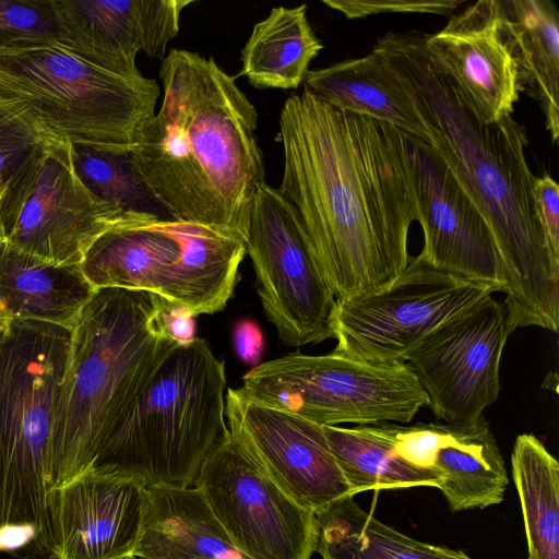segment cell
Wrapping results in <instances>:
<instances>
[{
    "label": "cell",
    "instance_id": "29",
    "mask_svg": "<svg viewBox=\"0 0 559 559\" xmlns=\"http://www.w3.org/2000/svg\"><path fill=\"white\" fill-rule=\"evenodd\" d=\"M322 428L353 496L368 490L438 488L441 483L436 471L412 466L395 455L370 425Z\"/></svg>",
    "mask_w": 559,
    "mask_h": 559
},
{
    "label": "cell",
    "instance_id": "19",
    "mask_svg": "<svg viewBox=\"0 0 559 559\" xmlns=\"http://www.w3.org/2000/svg\"><path fill=\"white\" fill-rule=\"evenodd\" d=\"M186 223L151 213H126L88 249L81 269L96 289L121 288L157 295L178 260Z\"/></svg>",
    "mask_w": 559,
    "mask_h": 559
},
{
    "label": "cell",
    "instance_id": "35",
    "mask_svg": "<svg viewBox=\"0 0 559 559\" xmlns=\"http://www.w3.org/2000/svg\"><path fill=\"white\" fill-rule=\"evenodd\" d=\"M534 200L550 249L559 258V186L549 175L536 178Z\"/></svg>",
    "mask_w": 559,
    "mask_h": 559
},
{
    "label": "cell",
    "instance_id": "7",
    "mask_svg": "<svg viewBox=\"0 0 559 559\" xmlns=\"http://www.w3.org/2000/svg\"><path fill=\"white\" fill-rule=\"evenodd\" d=\"M0 78L53 136L112 153L131 152L160 94L156 80L107 72L56 39L0 47Z\"/></svg>",
    "mask_w": 559,
    "mask_h": 559
},
{
    "label": "cell",
    "instance_id": "1",
    "mask_svg": "<svg viewBox=\"0 0 559 559\" xmlns=\"http://www.w3.org/2000/svg\"><path fill=\"white\" fill-rule=\"evenodd\" d=\"M281 194L336 300L370 292L408 264L417 218L404 132L338 109L304 87L280 115Z\"/></svg>",
    "mask_w": 559,
    "mask_h": 559
},
{
    "label": "cell",
    "instance_id": "13",
    "mask_svg": "<svg viewBox=\"0 0 559 559\" xmlns=\"http://www.w3.org/2000/svg\"><path fill=\"white\" fill-rule=\"evenodd\" d=\"M513 331L503 304L491 295L438 326L409 353L405 364L438 419L475 421L497 401L501 356Z\"/></svg>",
    "mask_w": 559,
    "mask_h": 559
},
{
    "label": "cell",
    "instance_id": "28",
    "mask_svg": "<svg viewBox=\"0 0 559 559\" xmlns=\"http://www.w3.org/2000/svg\"><path fill=\"white\" fill-rule=\"evenodd\" d=\"M528 556L559 559V463L532 433L518 436L511 454Z\"/></svg>",
    "mask_w": 559,
    "mask_h": 559
},
{
    "label": "cell",
    "instance_id": "5",
    "mask_svg": "<svg viewBox=\"0 0 559 559\" xmlns=\"http://www.w3.org/2000/svg\"><path fill=\"white\" fill-rule=\"evenodd\" d=\"M71 329L11 320L0 334V551L50 555L48 476Z\"/></svg>",
    "mask_w": 559,
    "mask_h": 559
},
{
    "label": "cell",
    "instance_id": "33",
    "mask_svg": "<svg viewBox=\"0 0 559 559\" xmlns=\"http://www.w3.org/2000/svg\"><path fill=\"white\" fill-rule=\"evenodd\" d=\"M370 426L400 459L412 466L435 471L436 453L443 438L445 424L418 423L403 426L383 423Z\"/></svg>",
    "mask_w": 559,
    "mask_h": 559
},
{
    "label": "cell",
    "instance_id": "9",
    "mask_svg": "<svg viewBox=\"0 0 559 559\" xmlns=\"http://www.w3.org/2000/svg\"><path fill=\"white\" fill-rule=\"evenodd\" d=\"M124 215L83 183L71 143L63 139L33 148L0 188L3 240L56 265H81L93 243Z\"/></svg>",
    "mask_w": 559,
    "mask_h": 559
},
{
    "label": "cell",
    "instance_id": "24",
    "mask_svg": "<svg viewBox=\"0 0 559 559\" xmlns=\"http://www.w3.org/2000/svg\"><path fill=\"white\" fill-rule=\"evenodd\" d=\"M433 469L452 512L499 504L509 485L503 456L484 417L445 423Z\"/></svg>",
    "mask_w": 559,
    "mask_h": 559
},
{
    "label": "cell",
    "instance_id": "39",
    "mask_svg": "<svg viewBox=\"0 0 559 559\" xmlns=\"http://www.w3.org/2000/svg\"><path fill=\"white\" fill-rule=\"evenodd\" d=\"M21 559H55L51 555H36Z\"/></svg>",
    "mask_w": 559,
    "mask_h": 559
},
{
    "label": "cell",
    "instance_id": "10",
    "mask_svg": "<svg viewBox=\"0 0 559 559\" xmlns=\"http://www.w3.org/2000/svg\"><path fill=\"white\" fill-rule=\"evenodd\" d=\"M493 293L435 270L418 254L384 285L336 300L333 352L370 364L405 362L433 330Z\"/></svg>",
    "mask_w": 559,
    "mask_h": 559
},
{
    "label": "cell",
    "instance_id": "12",
    "mask_svg": "<svg viewBox=\"0 0 559 559\" xmlns=\"http://www.w3.org/2000/svg\"><path fill=\"white\" fill-rule=\"evenodd\" d=\"M193 486L250 559H311L318 540L314 512L277 485L228 428Z\"/></svg>",
    "mask_w": 559,
    "mask_h": 559
},
{
    "label": "cell",
    "instance_id": "26",
    "mask_svg": "<svg viewBox=\"0 0 559 559\" xmlns=\"http://www.w3.org/2000/svg\"><path fill=\"white\" fill-rule=\"evenodd\" d=\"M322 559H474L460 549L424 543L380 522L353 497L314 513Z\"/></svg>",
    "mask_w": 559,
    "mask_h": 559
},
{
    "label": "cell",
    "instance_id": "27",
    "mask_svg": "<svg viewBox=\"0 0 559 559\" xmlns=\"http://www.w3.org/2000/svg\"><path fill=\"white\" fill-rule=\"evenodd\" d=\"M514 38L523 90L545 114L552 142L559 138V14L548 0H503Z\"/></svg>",
    "mask_w": 559,
    "mask_h": 559
},
{
    "label": "cell",
    "instance_id": "21",
    "mask_svg": "<svg viewBox=\"0 0 559 559\" xmlns=\"http://www.w3.org/2000/svg\"><path fill=\"white\" fill-rule=\"evenodd\" d=\"M95 289L81 265H56L0 242V302L11 320L71 329Z\"/></svg>",
    "mask_w": 559,
    "mask_h": 559
},
{
    "label": "cell",
    "instance_id": "17",
    "mask_svg": "<svg viewBox=\"0 0 559 559\" xmlns=\"http://www.w3.org/2000/svg\"><path fill=\"white\" fill-rule=\"evenodd\" d=\"M147 486L114 472L88 471L48 491L55 559H124L140 540Z\"/></svg>",
    "mask_w": 559,
    "mask_h": 559
},
{
    "label": "cell",
    "instance_id": "42",
    "mask_svg": "<svg viewBox=\"0 0 559 559\" xmlns=\"http://www.w3.org/2000/svg\"><path fill=\"white\" fill-rule=\"evenodd\" d=\"M527 559H535V558H533V557L528 556V557H527Z\"/></svg>",
    "mask_w": 559,
    "mask_h": 559
},
{
    "label": "cell",
    "instance_id": "18",
    "mask_svg": "<svg viewBox=\"0 0 559 559\" xmlns=\"http://www.w3.org/2000/svg\"><path fill=\"white\" fill-rule=\"evenodd\" d=\"M57 41L107 72L141 76L140 51L164 59L192 0H50Z\"/></svg>",
    "mask_w": 559,
    "mask_h": 559
},
{
    "label": "cell",
    "instance_id": "32",
    "mask_svg": "<svg viewBox=\"0 0 559 559\" xmlns=\"http://www.w3.org/2000/svg\"><path fill=\"white\" fill-rule=\"evenodd\" d=\"M57 37L50 0H0V47Z\"/></svg>",
    "mask_w": 559,
    "mask_h": 559
},
{
    "label": "cell",
    "instance_id": "3",
    "mask_svg": "<svg viewBox=\"0 0 559 559\" xmlns=\"http://www.w3.org/2000/svg\"><path fill=\"white\" fill-rule=\"evenodd\" d=\"M159 78L163 102L130 152L135 176L168 217L243 238L265 182L254 105L212 57L171 49Z\"/></svg>",
    "mask_w": 559,
    "mask_h": 559
},
{
    "label": "cell",
    "instance_id": "15",
    "mask_svg": "<svg viewBox=\"0 0 559 559\" xmlns=\"http://www.w3.org/2000/svg\"><path fill=\"white\" fill-rule=\"evenodd\" d=\"M225 419L230 435L302 507L316 513L354 497L322 425L253 401L240 388L226 391Z\"/></svg>",
    "mask_w": 559,
    "mask_h": 559
},
{
    "label": "cell",
    "instance_id": "31",
    "mask_svg": "<svg viewBox=\"0 0 559 559\" xmlns=\"http://www.w3.org/2000/svg\"><path fill=\"white\" fill-rule=\"evenodd\" d=\"M51 139L31 104L0 78V188L33 148Z\"/></svg>",
    "mask_w": 559,
    "mask_h": 559
},
{
    "label": "cell",
    "instance_id": "20",
    "mask_svg": "<svg viewBox=\"0 0 559 559\" xmlns=\"http://www.w3.org/2000/svg\"><path fill=\"white\" fill-rule=\"evenodd\" d=\"M138 559H250L194 486H147Z\"/></svg>",
    "mask_w": 559,
    "mask_h": 559
},
{
    "label": "cell",
    "instance_id": "6",
    "mask_svg": "<svg viewBox=\"0 0 559 559\" xmlns=\"http://www.w3.org/2000/svg\"><path fill=\"white\" fill-rule=\"evenodd\" d=\"M225 364L207 342L175 345L144 382L90 471L120 473L145 486H193L227 430Z\"/></svg>",
    "mask_w": 559,
    "mask_h": 559
},
{
    "label": "cell",
    "instance_id": "4",
    "mask_svg": "<svg viewBox=\"0 0 559 559\" xmlns=\"http://www.w3.org/2000/svg\"><path fill=\"white\" fill-rule=\"evenodd\" d=\"M163 298L96 289L71 328L51 443L48 490L92 469L104 442L175 346L158 322Z\"/></svg>",
    "mask_w": 559,
    "mask_h": 559
},
{
    "label": "cell",
    "instance_id": "2",
    "mask_svg": "<svg viewBox=\"0 0 559 559\" xmlns=\"http://www.w3.org/2000/svg\"><path fill=\"white\" fill-rule=\"evenodd\" d=\"M424 33H388L372 50L413 102L431 146L484 216L502 260L514 329L559 325V258L538 221L527 134L512 115L481 122L429 59Z\"/></svg>",
    "mask_w": 559,
    "mask_h": 559
},
{
    "label": "cell",
    "instance_id": "37",
    "mask_svg": "<svg viewBox=\"0 0 559 559\" xmlns=\"http://www.w3.org/2000/svg\"><path fill=\"white\" fill-rule=\"evenodd\" d=\"M234 343L236 353L243 362L258 365L263 349V335L254 322H239L234 331Z\"/></svg>",
    "mask_w": 559,
    "mask_h": 559
},
{
    "label": "cell",
    "instance_id": "38",
    "mask_svg": "<svg viewBox=\"0 0 559 559\" xmlns=\"http://www.w3.org/2000/svg\"><path fill=\"white\" fill-rule=\"evenodd\" d=\"M10 321H11V319L8 317L5 310L3 309V307L0 302V334L9 325Z\"/></svg>",
    "mask_w": 559,
    "mask_h": 559
},
{
    "label": "cell",
    "instance_id": "25",
    "mask_svg": "<svg viewBox=\"0 0 559 559\" xmlns=\"http://www.w3.org/2000/svg\"><path fill=\"white\" fill-rule=\"evenodd\" d=\"M322 48L308 21L307 4L276 7L254 24L241 50L239 75L259 88H297Z\"/></svg>",
    "mask_w": 559,
    "mask_h": 559
},
{
    "label": "cell",
    "instance_id": "36",
    "mask_svg": "<svg viewBox=\"0 0 559 559\" xmlns=\"http://www.w3.org/2000/svg\"><path fill=\"white\" fill-rule=\"evenodd\" d=\"M194 318L187 309L170 305L163 299L158 322L162 332L171 342L181 345L195 338Z\"/></svg>",
    "mask_w": 559,
    "mask_h": 559
},
{
    "label": "cell",
    "instance_id": "22",
    "mask_svg": "<svg viewBox=\"0 0 559 559\" xmlns=\"http://www.w3.org/2000/svg\"><path fill=\"white\" fill-rule=\"evenodd\" d=\"M245 254L241 236L186 223L181 253L157 296L193 317L222 311L233 296Z\"/></svg>",
    "mask_w": 559,
    "mask_h": 559
},
{
    "label": "cell",
    "instance_id": "41",
    "mask_svg": "<svg viewBox=\"0 0 559 559\" xmlns=\"http://www.w3.org/2000/svg\"><path fill=\"white\" fill-rule=\"evenodd\" d=\"M3 241V237L1 235V231H0V242Z\"/></svg>",
    "mask_w": 559,
    "mask_h": 559
},
{
    "label": "cell",
    "instance_id": "30",
    "mask_svg": "<svg viewBox=\"0 0 559 559\" xmlns=\"http://www.w3.org/2000/svg\"><path fill=\"white\" fill-rule=\"evenodd\" d=\"M71 153L79 177L102 200L124 213H165L135 176L130 152L112 153L71 144Z\"/></svg>",
    "mask_w": 559,
    "mask_h": 559
},
{
    "label": "cell",
    "instance_id": "16",
    "mask_svg": "<svg viewBox=\"0 0 559 559\" xmlns=\"http://www.w3.org/2000/svg\"><path fill=\"white\" fill-rule=\"evenodd\" d=\"M424 46L481 122L512 115L523 86L501 1H476L453 15L441 31L425 34Z\"/></svg>",
    "mask_w": 559,
    "mask_h": 559
},
{
    "label": "cell",
    "instance_id": "14",
    "mask_svg": "<svg viewBox=\"0 0 559 559\" xmlns=\"http://www.w3.org/2000/svg\"><path fill=\"white\" fill-rule=\"evenodd\" d=\"M424 236L419 255L435 270L507 290L504 266L484 216L439 153L404 132Z\"/></svg>",
    "mask_w": 559,
    "mask_h": 559
},
{
    "label": "cell",
    "instance_id": "34",
    "mask_svg": "<svg viewBox=\"0 0 559 559\" xmlns=\"http://www.w3.org/2000/svg\"><path fill=\"white\" fill-rule=\"evenodd\" d=\"M322 2L350 20L382 13L448 15L464 3L457 0H323Z\"/></svg>",
    "mask_w": 559,
    "mask_h": 559
},
{
    "label": "cell",
    "instance_id": "23",
    "mask_svg": "<svg viewBox=\"0 0 559 559\" xmlns=\"http://www.w3.org/2000/svg\"><path fill=\"white\" fill-rule=\"evenodd\" d=\"M304 82L314 95L338 109L432 142L413 102L373 50L365 57L309 70Z\"/></svg>",
    "mask_w": 559,
    "mask_h": 559
},
{
    "label": "cell",
    "instance_id": "11",
    "mask_svg": "<svg viewBox=\"0 0 559 559\" xmlns=\"http://www.w3.org/2000/svg\"><path fill=\"white\" fill-rule=\"evenodd\" d=\"M243 241L263 311L280 340L300 347L331 338L336 297L293 207L266 182L254 192Z\"/></svg>",
    "mask_w": 559,
    "mask_h": 559
},
{
    "label": "cell",
    "instance_id": "8",
    "mask_svg": "<svg viewBox=\"0 0 559 559\" xmlns=\"http://www.w3.org/2000/svg\"><path fill=\"white\" fill-rule=\"evenodd\" d=\"M240 390L322 426L406 424L429 404L407 364H370L333 350L257 365L242 377Z\"/></svg>",
    "mask_w": 559,
    "mask_h": 559
},
{
    "label": "cell",
    "instance_id": "40",
    "mask_svg": "<svg viewBox=\"0 0 559 559\" xmlns=\"http://www.w3.org/2000/svg\"><path fill=\"white\" fill-rule=\"evenodd\" d=\"M124 559H138V558H136V557H134V556H128V557H126Z\"/></svg>",
    "mask_w": 559,
    "mask_h": 559
}]
</instances>
